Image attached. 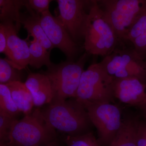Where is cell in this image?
<instances>
[{"mask_svg":"<svg viewBox=\"0 0 146 146\" xmlns=\"http://www.w3.org/2000/svg\"><path fill=\"white\" fill-rule=\"evenodd\" d=\"M120 44L115 31L98 3L91 6L85 27L84 48L89 54L106 56Z\"/></svg>","mask_w":146,"mask_h":146,"instance_id":"3957f363","label":"cell"},{"mask_svg":"<svg viewBox=\"0 0 146 146\" xmlns=\"http://www.w3.org/2000/svg\"><path fill=\"white\" fill-rule=\"evenodd\" d=\"M57 141H55L53 143H50L46 144V145H42L38 146H57Z\"/></svg>","mask_w":146,"mask_h":146,"instance_id":"f1b7e54d","label":"cell"},{"mask_svg":"<svg viewBox=\"0 0 146 146\" xmlns=\"http://www.w3.org/2000/svg\"><path fill=\"white\" fill-rule=\"evenodd\" d=\"M98 4L121 44L134 21L146 10V0H102Z\"/></svg>","mask_w":146,"mask_h":146,"instance_id":"5b68a950","label":"cell"},{"mask_svg":"<svg viewBox=\"0 0 146 146\" xmlns=\"http://www.w3.org/2000/svg\"><path fill=\"white\" fill-rule=\"evenodd\" d=\"M91 122L96 128L101 146H109L122 124L119 108L112 103L84 104Z\"/></svg>","mask_w":146,"mask_h":146,"instance_id":"ba28073f","label":"cell"},{"mask_svg":"<svg viewBox=\"0 0 146 146\" xmlns=\"http://www.w3.org/2000/svg\"></svg>","mask_w":146,"mask_h":146,"instance_id":"1f68e13d","label":"cell"},{"mask_svg":"<svg viewBox=\"0 0 146 146\" xmlns=\"http://www.w3.org/2000/svg\"><path fill=\"white\" fill-rule=\"evenodd\" d=\"M139 120L133 115L122 119L121 126L109 146H136V134Z\"/></svg>","mask_w":146,"mask_h":146,"instance_id":"5bb4252c","label":"cell"},{"mask_svg":"<svg viewBox=\"0 0 146 146\" xmlns=\"http://www.w3.org/2000/svg\"><path fill=\"white\" fill-rule=\"evenodd\" d=\"M27 1H30V0H27Z\"/></svg>","mask_w":146,"mask_h":146,"instance_id":"f546056e","label":"cell"},{"mask_svg":"<svg viewBox=\"0 0 146 146\" xmlns=\"http://www.w3.org/2000/svg\"><path fill=\"white\" fill-rule=\"evenodd\" d=\"M27 9L29 15L26 18L22 17V23L33 39H36L49 51L54 48L41 25L40 14L31 8Z\"/></svg>","mask_w":146,"mask_h":146,"instance_id":"9a60e30c","label":"cell"},{"mask_svg":"<svg viewBox=\"0 0 146 146\" xmlns=\"http://www.w3.org/2000/svg\"><path fill=\"white\" fill-rule=\"evenodd\" d=\"M137 107L141 110L143 116L146 119V98L143 103Z\"/></svg>","mask_w":146,"mask_h":146,"instance_id":"4316f807","label":"cell"},{"mask_svg":"<svg viewBox=\"0 0 146 146\" xmlns=\"http://www.w3.org/2000/svg\"><path fill=\"white\" fill-rule=\"evenodd\" d=\"M146 32V10L136 19L130 27L126 35L124 44H131L134 39Z\"/></svg>","mask_w":146,"mask_h":146,"instance_id":"603a6c76","label":"cell"},{"mask_svg":"<svg viewBox=\"0 0 146 146\" xmlns=\"http://www.w3.org/2000/svg\"><path fill=\"white\" fill-rule=\"evenodd\" d=\"M58 18L76 43L84 40L85 27L90 8L85 0H56Z\"/></svg>","mask_w":146,"mask_h":146,"instance_id":"9c48e42d","label":"cell"},{"mask_svg":"<svg viewBox=\"0 0 146 146\" xmlns=\"http://www.w3.org/2000/svg\"><path fill=\"white\" fill-rule=\"evenodd\" d=\"M20 70L13 67L7 58L0 59V84H7L11 82L21 81Z\"/></svg>","mask_w":146,"mask_h":146,"instance_id":"ffe728a7","label":"cell"},{"mask_svg":"<svg viewBox=\"0 0 146 146\" xmlns=\"http://www.w3.org/2000/svg\"><path fill=\"white\" fill-rule=\"evenodd\" d=\"M51 1V0H30L28 1V5L36 13L41 14L49 10Z\"/></svg>","mask_w":146,"mask_h":146,"instance_id":"cb8c5ba5","label":"cell"},{"mask_svg":"<svg viewBox=\"0 0 146 146\" xmlns=\"http://www.w3.org/2000/svg\"><path fill=\"white\" fill-rule=\"evenodd\" d=\"M53 1V0H51V1Z\"/></svg>","mask_w":146,"mask_h":146,"instance_id":"4dcf8cb0","label":"cell"},{"mask_svg":"<svg viewBox=\"0 0 146 146\" xmlns=\"http://www.w3.org/2000/svg\"><path fill=\"white\" fill-rule=\"evenodd\" d=\"M29 65L36 69H39L46 65L48 68L52 65L50 58V52L42 46L39 42L33 39L29 46Z\"/></svg>","mask_w":146,"mask_h":146,"instance_id":"ac0fdd59","label":"cell"},{"mask_svg":"<svg viewBox=\"0 0 146 146\" xmlns=\"http://www.w3.org/2000/svg\"><path fill=\"white\" fill-rule=\"evenodd\" d=\"M3 24L7 35V46L5 54L13 67L21 70L29 65V46L27 41L18 37V32L13 24Z\"/></svg>","mask_w":146,"mask_h":146,"instance_id":"7c38bea8","label":"cell"},{"mask_svg":"<svg viewBox=\"0 0 146 146\" xmlns=\"http://www.w3.org/2000/svg\"><path fill=\"white\" fill-rule=\"evenodd\" d=\"M85 1L89 7L91 8V6L94 4L95 3H99L102 0H85Z\"/></svg>","mask_w":146,"mask_h":146,"instance_id":"83f0119b","label":"cell"},{"mask_svg":"<svg viewBox=\"0 0 146 146\" xmlns=\"http://www.w3.org/2000/svg\"><path fill=\"white\" fill-rule=\"evenodd\" d=\"M25 83L32 94L34 106L40 107L52 102L54 98L53 89L45 74L30 73Z\"/></svg>","mask_w":146,"mask_h":146,"instance_id":"4fadbf2b","label":"cell"},{"mask_svg":"<svg viewBox=\"0 0 146 146\" xmlns=\"http://www.w3.org/2000/svg\"><path fill=\"white\" fill-rule=\"evenodd\" d=\"M136 146H146V122L140 120L136 134Z\"/></svg>","mask_w":146,"mask_h":146,"instance_id":"d4e9b609","label":"cell"},{"mask_svg":"<svg viewBox=\"0 0 146 146\" xmlns=\"http://www.w3.org/2000/svg\"><path fill=\"white\" fill-rule=\"evenodd\" d=\"M7 46V35L5 26L3 24L0 25V52H5Z\"/></svg>","mask_w":146,"mask_h":146,"instance_id":"484cf974","label":"cell"},{"mask_svg":"<svg viewBox=\"0 0 146 146\" xmlns=\"http://www.w3.org/2000/svg\"><path fill=\"white\" fill-rule=\"evenodd\" d=\"M85 52L77 60H69L52 65L45 73L49 79L54 93L52 102L76 98L80 78L88 58Z\"/></svg>","mask_w":146,"mask_h":146,"instance_id":"277c9868","label":"cell"},{"mask_svg":"<svg viewBox=\"0 0 146 146\" xmlns=\"http://www.w3.org/2000/svg\"><path fill=\"white\" fill-rule=\"evenodd\" d=\"M41 110L46 122L66 136L87 133L93 125L84 105L76 98L52 102Z\"/></svg>","mask_w":146,"mask_h":146,"instance_id":"6da1fadb","label":"cell"},{"mask_svg":"<svg viewBox=\"0 0 146 146\" xmlns=\"http://www.w3.org/2000/svg\"><path fill=\"white\" fill-rule=\"evenodd\" d=\"M16 117L0 111V146H8L11 129Z\"/></svg>","mask_w":146,"mask_h":146,"instance_id":"7402d4cb","label":"cell"},{"mask_svg":"<svg viewBox=\"0 0 146 146\" xmlns=\"http://www.w3.org/2000/svg\"><path fill=\"white\" fill-rule=\"evenodd\" d=\"M114 98L123 103L138 107L146 98V84L134 78L113 79Z\"/></svg>","mask_w":146,"mask_h":146,"instance_id":"8fae6325","label":"cell"},{"mask_svg":"<svg viewBox=\"0 0 146 146\" xmlns=\"http://www.w3.org/2000/svg\"><path fill=\"white\" fill-rule=\"evenodd\" d=\"M41 25L54 48L64 53L69 60H74L78 52L79 47L58 17L49 10L40 14Z\"/></svg>","mask_w":146,"mask_h":146,"instance_id":"30bf717a","label":"cell"},{"mask_svg":"<svg viewBox=\"0 0 146 146\" xmlns=\"http://www.w3.org/2000/svg\"><path fill=\"white\" fill-rule=\"evenodd\" d=\"M56 141L55 129L45 121L41 109L36 108L21 120H15L8 146H38Z\"/></svg>","mask_w":146,"mask_h":146,"instance_id":"7a4b0ae2","label":"cell"},{"mask_svg":"<svg viewBox=\"0 0 146 146\" xmlns=\"http://www.w3.org/2000/svg\"><path fill=\"white\" fill-rule=\"evenodd\" d=\"M28 3L27 0H0L1 23L13 24L18 32L22 24L20 11Z\"/></svg>","mask_w":146,"mask_h":146,"instance_id":"2e32d148","label":"cell"},{"mask_svg":"<svg viewBox=\"0 0 146 146\" xmlns=\"http://www.w3.org/2000/svg\"><path fill=\"white\" fill-rule=\"evenodd\" d=\"M99 63L113 79L134 78L146 84V61L132 46L117 47Z\"/></svg>","mask_w":146,"mask_h":146,"instance_id":"52a82bcc","label":"cell"},{"mask_svg":"<svg viewBox=\"0 0 146 146\" xmlns=\"http://www.w3.org/2000/svg\"><path fill=\"white\" fill-rule=\"evenodd\" d=\"M7 85L10 89L13 101L20 112L25 115L31 113L34 106L33 98L25 83L16 81Z\"/></svg>","mask_w":146,"mask_h":146,"instance_id":"e0dca14e","label":"cell"},{"mask_svg":"<svg viewBox=\"0 0 146 146\" xmlns=\"http://www.w3.org/2000/svg\"><path fill=\"white\" fill-rule=\"evenodd\" d=\"M64 141L68 146H101L91 131L77 136H66Z\"/></svg>","mask_w":146,"mask_h":146,"instance_id":"44dd1931","label":"cell"},{"mask_svg":"<svg viewBox=\"0 0 146 146\" xmlns=\"http://www.w3.org/2000/svg\"><path fill=\"white\" fill-rule=\"evenodd\" d=\"M112 82L99 63H93L82 74L76 99L83 104L114 103Z\"/></svg>","mask_w":146,"mask_h":146,"instance_id":"8992f818","label":"cell"},{"mask_svg":"<svg viewBox=\"0 0 146 146\" xmlns=\"http://www.w3.org/2000/svg\"><path fill=\"white\" fill-rule=\"evenodd\" d=\"M0 111L16 117L20 112L7 84H0Z\"/></svg>","mask_w":146,"mask_h":146,"instance_id":"d6986e66","label":"cell"}]
</instances>
